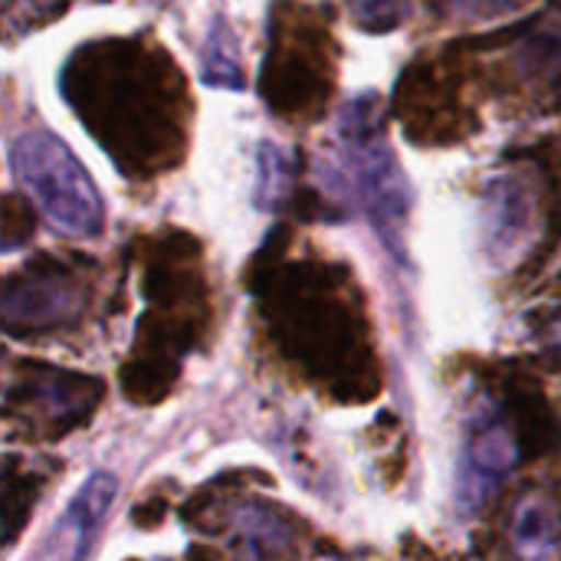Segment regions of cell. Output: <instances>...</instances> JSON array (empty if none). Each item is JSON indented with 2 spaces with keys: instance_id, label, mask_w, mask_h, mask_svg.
I'll return each mask as SVG.
<instances>
[{
  "instance_id": "cell-1",
  "label": "cell",
  "mask_w": 561,
  "mask_h": 561,
  "mask_svg": "<svg viewBox=\"0 0 561 561\" xmlns=\"http://www.w3.org/2000/svg\"><path fill=\"white\" fill-rule=\"evenodd\" d=\"M59 85L122 174L148 178L181 161L191 95L161 43L148 36L85 43L66 62Z\"/></svg>"
},
{
  "instance_id": "cell-2",
  "label": "cell",
  "mask_w": 561,
  "mask_h": 561,
  "mask_svg": "<svg viewBox=\"0 0 561 561\" xmlns=\"http://www.w3.org/2000/svg\"><path fill=\"white\" fill-rule=\"evenodd\" d=\"M335 92V39L312 7L276 0L270 10L260 95L279 118H319Z\"/></svg>"
},
{
  "instance_id": "cell-3",
  "label": "cell",
  "mask_w": 561,
  "mask_h": 561,
  "mask_svg": "<svg viewBox=\"0 0 561 561\" xmlns=\"http://www.w3.org/2000/svg\"><path fill=\"white\" fill-rule=\"evenodd\" d=\"M339 138L345 145V158H348L355 187L365 201V210H368L378 237L385 240L391 256L408 263L404 224L411 217L414 194H411V184H408L398 158L391 154L385 135H381L378 95H358L342 108Z\"/></svg>"
},
{
  "instance_id": "cell-4",
  "label": "cell",
  "mask_w": 561,
  "mask_h": 561,
  "mask_svg": "<svg viewBox=\"0 0 561 561\" xmlns=\"http://www.w3.org/2000/svg\"><path fill=\"white\" fill-rule=\"evenodd\" d=\"M10 168L46 220L69 237H99L102 197L79 158L49 131L26 128L10 141Z\"/></svg>"
},
{
  "instance_id": "cell-5",
  "label": "cell",
  "mask_w": 561,
  "mask_h": 561,
  "mask_svg": "<svg viewBox=\"0 0 561 561\" xmlns=\"http://www.w3.org/2000/svg\"><path fill=\"white\" fill-rule=\"evenodd\" d=\"M457 85L460 79L431 59H417L404 69L394 92V115L414 145H450L460 141L470 125H477L460 102Z\"/></svg>"
},
{
  "instance_id": "cell-6",
  "label": "cell",
  "mask_w": 561,
  "mask_h": 561,
  "mask_svg": "<svg viewBox=\"0 0 561 561\" xmlns=\"http://www.w3.org/2000/svg\"><path fill=\"white\" fill-rule=\"evenodd\" d=\"M79 312L76 279L56 266L49 256H39L20 276L7 283L3 293V322L10 332H43L56 329Z\"/></svg>"
},
{
  "instance_id": "cell-7",
  "label": "cell",
  "mask_w": 561,
  "mask_h": 561,
  "mask_svg": "<svg viewBox=\"0 0 561 561\" xmlns=\"http://www.w3.org/2000/svg\"><path fill=\"white\" fill-rule=\"evenodd\" d=\"M516 437L513 431L493 414L480 411L467 431V444L460 454L457 470V506L463 513H477L513 473L516 467Z\"/></svg>"
},
{
  "instance_id": "cell-8",
  "label": "cell",
  "mask_w": 561,
  "mask_h": 561,
  "mask_svg": "<svg viewBox=\"0 0 561 561\" xmlns=\"http://www.w3.org/2000/svg\"><path fill=\"white\" fill-rule=\"evenodd\" d=\"M118 480L105 470H95L82 490L72 496V503L62 510V516L49 526L43 542L33 549L30 561H85L102 523L108 519V510L115 506Z\"/></svg>"
},
{
  "instance_id": "cell-9",
  "label": "cell",
  "mask_w": 561,
  "mask_h": 561,
  "mask_svg": "<svg viewBox=\"0 0 561 561\" xmlns=\"http://www.w3.org/2000/svg\"><path fill=\"white\" fill-rule=\"evenodd\" d=\"M533 227V197L519 174H496L483 187V210H480V230H483V253L493 266H510Z\"/></svg>"
},
{
  "instance_id": "cell-10",
  "label": "cell",
  "mask_w": 561,
  "mask_h": 561,
  "mask_svg": "<svg viewBox=\"0 0 561 561\" xmlns=\"http://www.w3.org/2000/svg\"><path fill=\"white\" fill-rule=\"evenodd\" d=\"M513 546L519 561H561V523L556 503L546 496H529L516 510Z\"/></svg>"
},
{
  "instance_id": "cell-11",
  "label": "cell",
  "mask_w": 561,
  "mask_h": 561,
  "mask_svg": "<svg viewBox=\"0 0 561 561\" xmlns=\"http://www.w3.org/2000/svg\"><path fill=\"white\" fill-rule=\"evenodd\" d=\"M237 533L250 561H276L289 549V526L270 506H243L237 513Z\"/></svg>"
},
{
  "instance_id": "cell-12",
  "label": "cell",
  "mask_w": 561,
  "mask_h": 561,
  "mask_svg": "<svg viewBox=\"0 0 561 561\" xmlns=\"http://www.w3.org/2000/svg\"><path fill=\"white\" fill-rule=\"evenodd\" d=\"M201 76L214 89H243V66L237 56V36L230 33L224 16H214L207 30V43L201 49Z\"/></svg>"
},
{
  "instance_id": "cell-13",
  "label": "cell",
  "mask_w": 561,
  "mask_h": 561,
  "mask_svg": "<svg viewBox=\"0 0 561 561\" xmlns=\"http://www.w3.org/2000/svg\"><path fill=\"white\" fill-rule=\"evenodd\" d=\"M289 181H293V164L286 151L273 141H260L256 145V191H253L256 207L260 210L279 207L289 191Z\"/></svg>"
},
{
  "instance_id": "cell-14",
  "label": "cell",
  "mask_w": 561,
  "mask_h": 561,
  "mask_svg": "<svg viewBox=\"0 0 561 561\" xmlns=\"http://www.w3.org/2000/svg\"><path fill=\"white\" fill-rule=\"evenodd\" d=\"M411 10V0H348V13L358 30L368 33H388L404 23Z\"/></svg>"
},
{
  "instance_id": "cell-15",
  "label": "cell",
  "mask_w": 561,
  "mask_h": 561,
  "mask_svg": "<svg viewBox=\"0 0 561 561\" xmlns=\"http://www.w3.org/2000/svg\"><path fill=\"white\" fill-rule=\"evenodd\" d=\"M444 20H496L523 7V0H427Z\"/></svg>"
},
{
  "instance_id": "cell-16",
  "label": "cell",
  "mask_w": 561,
  "mask_h": 561,
  "mask_svg": "<svg viewBox=\"0 0 561 561\" xmlns=\"http://www.w3.org/2000/svg\"><path fill=\"white\" fill-rule=\"evenodd\" d=\"M30 230H33L30 207L16 194H7L3 197V250H16V243L26 240Z\"/></svg>"
}]
</instances>
